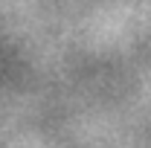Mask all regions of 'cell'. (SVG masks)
Returning a JSON list of instances; mask_svg holds the SVG:
<instances>
[]
</instances>
